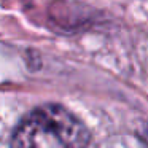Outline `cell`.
<instances>
[{"mask_svg":"<svg viewBox=\"0 0 148 148\" xmlns=\"http://www.w3.org/2000/svg\"><path fill=\"white\" fill-rule=\"evenodd\" d=\"M143 140H145V143H147V147H148V126L145 127V134H143Z\"/></svg>","mask_w":148,"mask_h":148,"instance_id":"7a4b0ae2","label":"cell"},{"mask_svg":"<svg viewBox=\"0 0 148 148\" xmlns=\"http://www.w3.org/2000/svg\"><path fill=\"white\" fill-rule=\"evenodd\" d=\"M89 132L67 108L58 103L40 105L21 119L11 148H86Z\"/></svg>","mask_w":148,"mask_h":148,"instance_id":"6da1fadb","label":"cell"}]
</instances>
